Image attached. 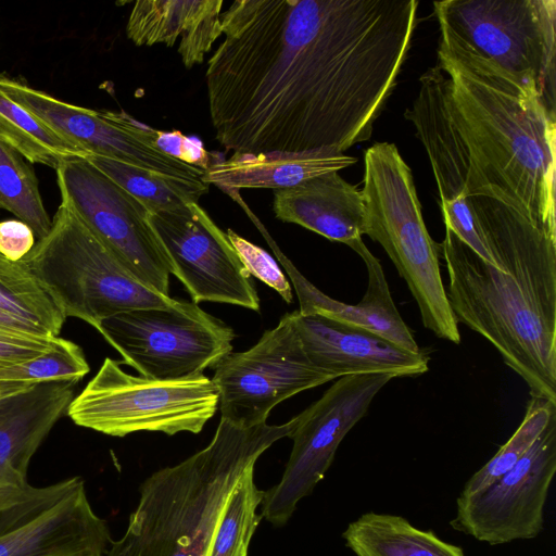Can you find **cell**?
<instances>
[{
    "label": "cell",
    "instance_id": "e0dca14e",
    "mask_svg": "<svg viewBox=\"0 0 556 556\" xmlns=\"http://www.w3.org/2000/svg\"><path fill=\"white\" fill-rule=\"evenodd\" d=\"M447 74L438 65L421 75L420 88L405 117L422 142L437 181L445 227L477 253L484 244L467 204L469 155L448 111Z\"/></svg>",
    "mask_w": 556,
    "mask_h": 556
},
{
    "label": "cell",
    "instance_id": "3957f363",
    "mask_svg": "<svg viewBox=\"0 0 556 556\" xmlns=\"http://www.w3.org/2000/svg\"><path fill=\"white\" fill-rule=\"evenodd\" d=\"M446 100L469 155L467 197L488 195L556 232V116L500 75L470 73L438 58Z\"/></svg>",
    "mask_w": 556,
    "mask_h": 556
},
{
    "label": "cell",
    "instance_id": "7a4b0ae2",
    "mask_svg": "<svg viewBox=\"0 0 556 556\" xmlns=\"http://www.w3.org/2000/svg\"><path fill=\"white\" fill-rule=\"evenodd\" d=\"M466 201L500 269L445 227L438 252L455 319L498 351L531 397L556 403V232L495 198Z\"/></svg>",
    "mask_w": 556,
    "mask_h": 556
},
{
    "label": "cell",
    "instance_id": "4dcf8cb0",
    "mask_svg": "<svg viewBox=\"0 0 556 556\" xmlns=\"http://www.w3.org/2000/svg\"><path fill=\"white\" fill-rule=\"evenodd\" d=\"M89 372L79 345L60 338L56 345L28 361L0 364V382L39 383L72 381L77 383Z\"/></svg>",
    "mask_w": 556,
    "mask_h": 556
},
{
    "label": "cell",
    "instance_id": "484cf974",
    "mask_svg": "<svg viewBox=\"0 0 556 556\" xmlns=\"http://www.w3.org/2000/svg\"><path fill=\"white\" fill-rule=\"evenodd\" d=\"M0 137L30 164L56 169L63 162L89 155L66 142L39 118L0 90Z\"/></svg>",
    "mask_w": 556,
    "mask_h": 556
},
{
    "label": "cell",
    "instance_id": "cb8c5ba5",
    "mask_svg": "<svg viewBox=\"0 0 556 556\" xmlns=\"http://www.w3.org/2000/svg\"><path fill=\"white\" fill-rule=\"evenodd\" d=\"M342 538L356 556H465L432 530L391 514L365 513L348 525Z\"/></svg>",
    "mask_w": 556,
    "mask_h": 556
},
{
    "label": "cell",
    "instance_id": "ffe728a7",
    "mask_svg": "<svg viewBox=\"0 0 556 556\" xmlns=\"http://www.w3.org/2000/svg\"><path fill=\"white\" fill-rule=\"evenodd\" d=\"M276 218L300 225L353 249L362 242L365 207L362 190L339 172L326 173L274 192Z\"/></svg>",
    "mask_w": 556,
    "mask_h": 556
},
{
    "label": "cell",
    "instance_id": "83f0119b",
    "mask_svg": "<svg viewBox=\"0 0 556 556\" xmlns=\"http://www.w3.org/2000/svg\"><path fill=\"white\" fill-rule=\"evenodd\" d=\"M0 210L27 224L40 240L52 225L31 164L0 137Z\"/></svg>",
    "mask_w": 556,
    "mask_h": 556
},
{
    "label": "cell",
    "instance_id": "f35d334b",
    "mask_svg": "<svg viewBox=\"0 0 556 556\" xmlns=\"http://www.w3.org/2000/svg\"><path fill=\"white\" fill-rule=\"evenodd\" d=\"M12 397H13V396H12ZM9 399H11V397H9ZM9 399H7V400H4V401L0 402V417H1V416H2V414H3V410H4V408H5V405H7V402H8V400H9Z\"/></svg>",
    "mask_w": 556,
    "mask_h": 556
},
{
    "label": "cell",
    "instance_id": "1f68e13d",
    "mask_svg": "<svg viewBox=\"0 0 556 556\" xmlns=\"http://www.w3.org/2000/svg\"><path fill=\"white\" fill-rule=\"evenodd\" d=\"M226 233L249 274L277 291L287 303H292L290 282L271 255L232 229H227Z\"/></svg>",
    "mask_w": 556,
    "mask_h": 556
},
{
    "label": "cell",
    "instance_id": "4316f807",
    "mask_svg": "<svg viewBox=\"0 0 556 556\" xmlns=\"http://www.w3.org/2000/svg\"><path fill=\"white\" fill-rule=\"evenodd\" d=\"M0 309L59 337L65 315L24 260L12 262L0 254Z\"/></svg>",
    "mask_w": 556,
    "mask_h": 556
},
{
    "label": "cell",
    "instance_id": "8d00e7d4",
    "mask_svg": "<svg viewBox=\"0 0 556 556\" xmlns=\"http://www.w3.org/2000/svg\"><path fill=\"white\" fill-rule=\"evenodd\" d=\"M33 488V485H29L26 489L12 486L0 488V513L25 500L31 492Z\"/></svg>",
    "mask_w": 556,
    "mask_h": 556
},
{
    "label": "cell",
    "instance_id": "74e56055",
    "mask_svg": "<svg viewBox=\"0 0 556 556\" xmlns=\"http://www.w3.org/2000/svg\"><path fill=\"white\" fill-rule=\"evenodd\" d=\"M34 384L28 382H0V402L26 391Z\"/></svg>",
    "mask_w": 556,
    "mask_h": 556
},
{
    "label": "cell",
    "instance_id": "f546056e",
    "mask_svg": "<svg viewBox=\"0 0 556 556\" xmlns=\"http://www.w3.org/2000/svg\"><path fill=\"white\" fill-rule=\"evenodd\" d=\"M555 416V402L531 397L519 427L495 455L469 478L459 496H469L479 492L513 468L533 446Z\"/></svg>",
    "mask_w": 556,
    "mask_h": 556
},
{
    "label": "cell",
    "instance_id": "277c9868",
    "mask_svg": "<svg viewBox=\"0 0 556 556\" xmlns=\"http://www.w3.org/2000/svg\"><path fill=\"white\" fill-rule=\"evenodd\" d=\"M296 421L245 428L220 419L207 446L142 482L126 531L105 556H206L236 483Z\"/></svg>",
    "mask_w": 556,
    "mask_h": 556
},
{
    "label": "cell",
    "instance_id": "52a82bcc",
    "mask_svg": "<svg viewBox=\"0 0 556 556\" xmlns=\"http://www.w3.org/2000/svg\"><path fill=\"white\" fill-rule=\"evenodd\" d=\"M62 308L93 328L122 312L175 302L142 285L71 210L60 204L49 233L24 258Z\"/></svg>",
    "mask_w": 556,
    "mask_h": 556
},
{
    "label": "cell",
    "instance_id": "8992f818",
    "mask_svg": "<svg viewBox=\"0 0 556 556\" xmlns=\"http://www.w3.org/2000/svg\"><path fill=\"white\" fill-rule=\"evenodd\" d=\"M364 235L378 242L414 296L424 326L459 344L458 323L443 286L438 243L421 214L412 170L394 143L377 142L364 154Z\"/></svg>",
    "mask_w": 556,
    "mask_h": 556
},
{
    "label": "cell",
    "instance_id": "d6986e66",
    "mask_svg": "<svg viewBox=\"0 0 556 556\" xmlns=\"http://www.w3.org/2000/svg\"><path fill=\"white\" fill-rule=\"evenodd\" d=\"M278 261L289 275L302 315H320L375 332L410 352L421 349L397 311L380 261L362 241L354 250L364 261L368 273L367 290L357 304L337 301L308 281L279 250L266 230L262 231Z\"/></svg>",
    "mask_w": 556,
    "mask_h": 556
},
{
    "label": "cell",
    "instance_id": "603a6c76",
    "mask_svg": "<svg viewBox=\"0 0 556 556\" xmlns=\"http://www.w3.org/2000/svg\"><path fill=\"white\" fill-rule=\"evenodd\" d=\"M356 162L354 156L333 151L233 153L227 160L211 163L202 180L227 193L245 188L278 190L339 172Z\"/></svg>",
    "mask_w": 556,
    "mask_h": 556
},
{
    "label": "cell",
    "instance_id": "8fae6325",
    "mask_svg": "<svg viewBox=\"0 0 556 556\" xmlns=\"http://www.w3.org/2000/svg\"><path fill=\"white\" fill-rule=\"evenodd\" d=\"M391 372L348 375L298 415L289 438L293 446L280 481L264 492L261 515L276 527L286 525L299 502L324 479L350 430L366 415Z\"/></svg>",
    "mask_w": 556,
    "mask_h": 556
},
{
    "label": "cell",
    "instance_id": "9a60e30c",
    "mask_svg": "<svg viewBox=\"0 0 556 556\" xmlns=\"http://www.w3.org/2000/svg\"><path fill=\"white\" fill-rule=\"evenodd\" d=\"M556 472V416L518 463L486 488L458 496L450 525L490 545L536 538Z\"/></svg>",
    "mask_w": 556,
    "mask_h": 556
},
{
    "label": "cell",
    "instance_id": "e575fe53",
    "mask_svg": "<svg viewBox=\"0 0 556 556\" xmlns=\"http://www.w3.org/2000/svg\"><path fill=\"white\" fill-rule=\"evenodd\" d=\"M33 229L20 219L0 222V254L12 262L24 260L35 247Z\"/></svg>",
    "mask_w": 556,
    "mask_h": 556
},
{
    "label": "cell",
    "instance_id": "d6a6232c",
    "mask_svg": "<svg viewBox=\"0 0 556 556\" xmlns=\"http://www.w3.org/2000/svg\"><path fill=\"white\" fill-rule=\"evenodd\" d=\"M60 337L20 334L0 331V364L37 357L56 345Z\"/></svg>",
    "mask_w": 556,
    "mask_h": 556
},
{
    "label": "cell",
    "instance_id": "ba28073f",
    "mask_svg": "<svg viewBox=\"0 0 556 556\" xmlns=\"http://www.w3.org/2000/svg\"><path fill=\"white\" fill-rule=\"evenodd\" d=\"M217 409V389L204 375L174 380L137 377L106 357L66 413L77 426L122 438L140 431L199 433Z\"/></svg>",
    "mask_w": 556,
    "mask_h": 556
},
{
    "label": "cell",
    "instance_id": "44dd1931",
    "mask_svg": "<svg viewBox=\"0 0 556 556\" xmlns=\"http://www.w3.org/2000/svg\"><path fill=\"white\" fill-rule=\"evenodd\" d=\"M75 382L46 381L8 400L0 417V488L26 489L29 462L73 400Z\"/></svg>",
    "mask_w": 556,
    "mask_h": 556
},
{
    "label": "cell",
    "instance_id": "836d02e7",
    "mask_svg": "<svg viewBox=\"0 0 556 556\" xmlns=\"http://www.w3.org/2000/svg\"><path fill=\"white\" fill-rule=\"evenodd\" d=\"M156 144L167 154L203 170L211 165L210 153L202 142L195 138H188L178 130H160Z\"/></svg>",
    "mask_w": 556,
    "mask_h": 556
},
{
    "label": "cell",
    "instance_id": "5bb4252c",
    "mask_svg": "<svg viewBox=\"0 0 556 556\" xmlns=\"http://www.w3.org/2000/svg\"><path fill=\"white\" fill-rule=\"evenodd\" d=\"M112 541L80 477L34 486L0 513V556H105Z\"/></svg>",
    "mask_w": 556,
    "mask_h": 556
},
{
    "label": "cell",
    "instance_id": "2e32d148",
    "mask_svg": "<svg viewBox=\"0 0 556 556\" xmlns=\"http://www.w3.org/2000/svg\"><path fill=\"white\" fill-rule=\"evenodd\" d=\"M151 220L172 261L174 276L194 303L216 302L260 309L251 275L227 233L199 203L152 213Z\"/></svg>",
    "mask_w": 556,
    "mask_h": 556
},
{
    "label": "cell",
    "instance_id": "7402d4cb",
    "mask_svg": "<svg viewBox=\"0 0 556 556\" xmlns=\"http://www.w3.org/2000/svg\"><path fill=\"white\" fill-rule=\"evenodd\" d=\"M223 0H139L129 14L126 34L136 46L174 47L186 68L201 64L223 34Z\"/></svg>",
    "mask_w": 556,
    "mask_h": 556
},
{
    "label": "cell",
    "instance_id": "9c48e42d",
    "mask_svg": "<svg viewBox=\"0 0 556 556\" xmlns=\"http://www.w3.org/2000/svg\"><path fill=\"white\" fill-rule=\"evenodd\" d=\"M97 330L142 377L174 380L203 375L232 352V328L194 302L137 308L103 319Z\"/></svg>",
    "mask_w": 556,
    "mask_h": 556
},
{
    "label": "cell",
    "instance_id": "6da1fadb",
    "mask_svg": "<svg viewBox=\"0 0 556 556\" xmlns=\"http://www.w3.org/2000/svg\"><path fill=\"white\" fill-rule=\"evenodd\" d=\"M345 0H237L207 62L208 110L233 153H344L338 48Z\"/></svg>",
    "mask_w": 556,
    "mask_h": 556
},
{
    "label": "cell",
    "instance_id": "d590c367",
    "mask_svg": "<svg viewBox=\"0 0 556 556\" xmlns=\"http://www.w3.org/2000/svg\"><path fill=\"white\" fill-rule=\"evenodd\" d=\"M0 331L50 337L38 326L17 318L2 309H0Z\"/></svg>",
    "mask_w": 556,
    "mask_h": 556
},
{
    "label": "cell",
    "instance_id": "5b68a950",
    "mask_svg": "<svg viewBox=\"0 0 556 556\" xmlns=\"http://www.w3.org/2000/svg\"><path fill=\"white\" fill-rule=\"evenodd\" d=\"M438 54L517 84L555 113L556 0L433 2Z\"/></svg>",
    "mask_w": 556,
    "mask_h": 556
},
{
    "label": "cell",
    "instance_id": "7c38bea8",
    "mask_svg": "<svg viewBox=\"0 0 556 556\" xmlns=\"http://www.w3.org/2000/svg\"><path fill=\"white\" fill-rule=\"evenodd\" d=\"M336 379L307 358L292 313L249 350L231 352L215 367L220 419L250 428L265 424L282 401Z\"/></svg>",
    "mask_w": 556,
    "mask_h": 556
},
{
    "label": "cell",
    "instance_id": "f1b7e54d",
    "mask_svg": "<svg viewBox=\"0 0 556 556\" xmlns=\"http://www.w3.org/2000/svg\"><path fill=\"white\" fill-rule=\"evenodd\" d=\"M264 492L254 482V468L241 476L226 501L206 556H248L251 539L262 519L256 509Z\"/></svg>",
    "mask_w": 556,
    "mask_h": 556
},
{
    "label": "cell",
    "instance_id": "d4e9b609",
    "mask_svg": "<svg viewBox=\"0 0 556 556\" xmlns=\"http://www.w3.org/2000/svg\"><path fill=\"white\" fill-rule=\"evenodd\" d=\"M118 186L142 202L151 213L176 211L198 203L208 186L200 179H169L139 167L98 155L86 159Z\"/></svg>",
    "mask_w": 556,
    "mask_h": 556
},
{
    "label": "cell",
    "instance_id": "4fadbf2b",
    "mask_svg": "<svg viewBox=\"0 0 556 556\" xmlns=\"http://www.w3.org/2000/svg\"><path fill=\"white\" fill-rule=\"evenodd\" d=\"M0 90L89 156L113 159L169 179L194 180L204 174L164 152L156 144L160 130L139 124L124 112L67 103L4 74H0Z\"/></svg>",
    "mask_w": 556,
    "mask_h": 556
},
{
    "label": "cell",
    "instance_id": "ac0fdd59",
    "mask_svg": "<svg viewBox=\"0 0 556 556\" xmlns=\"http://www.w3.org/2000/svg\"><path fill=\"white\" fill-rule=\"evenodd\" d=\"M292 317L309 362L334 378L371 372L405 377L429 370L430 357L422 350L410 352L375 332L325 316L295 311Z\"/></svg>",
    "mask_w": 556,
    "mask_h": 556
},
{
    "label": "cell",
    "instance_id": "30bf717a",
    "mask_svg": "<svg viewBox=\"0 0 556 556\" xmlns=\"http://www.w3.org/2000/svg\"><path fill=\"white\" fill-rule=\"evenodd\" d=\"M61 204L71 210L142 285L170 298L172 261L152 224L149 208L83 159L56 169Z\"/></svg>",
    "mask_w": 556,
    "mask_h": 556
}]
</instances>
